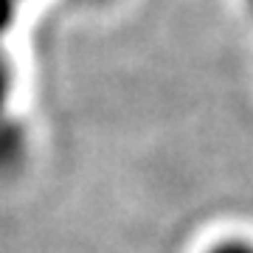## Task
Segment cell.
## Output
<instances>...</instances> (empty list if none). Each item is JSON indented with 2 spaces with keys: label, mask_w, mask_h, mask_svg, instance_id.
Instances as JSON below:
<instances>
[{
  "label": "cell",
  "mask_w": 253,
  "mask_h": 253,
  "mask_svg": "<svg viewBox=\"0 0 253 253\" xmlns=\"http://www.w3.org/2000/svg\"><path fill=\"white\" fill-rule=\"evenodd\" d=\"M200 253H253L245 234H219L200 248Z\"/></svg>",
  "instance_id": "1"
}]
</instances>
